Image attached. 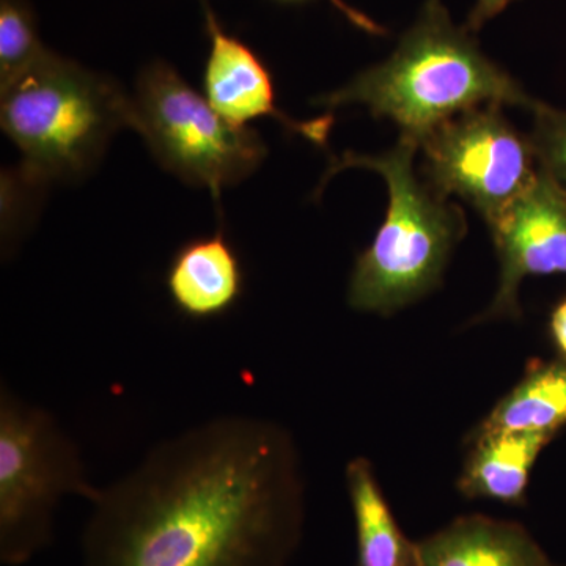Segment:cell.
Masks as SVG:
<instances>
[{
  "label": "cell",
  "mask_w": 566,
  "mask_h": 566,
  "mask_svg": "<svg viewBox=\"0 0 566 566\" xmlns=\"http://www.w3.org/2000/svg\"><path fill=\"white\" fill-rule=\"evenodd\" d=\"M416 549L419 566H553L526 528L480 515L458 517Z\"/></svg>",
  "instance_id": "obj_11"
},
{
  "label": "cell",
  "mask_w": 566,
  "mask_h": 566,
  "mask_svg": "<svg viewBox=\"0 0 566 566\" xmlns=\"http://www.w3.org/2000/svg\"><path fill=\"white\" fill-rule=\"evenodd\" d=\"M91 506L82 566H290L300 457L281 424L216 416L153 446Z\"/></svg>",
  "instance_id": "obj_1"
},
{
  "label": "cell",
  "mask_w": 566,
  "mask_h": 566,
  "mask_svg": "<svg viewBox=\"0 0 566 566\" xmlns=\"http://www.w3.org/2000/svg\"><path fill=\"white\" fill-rule=\"evenodd\" d=\"M419 148V142L401 136L385 155L346 151L324 175L323 185L353 167L374 170L389 191L386 221L357 256L349 279L348 304L356 311L390 315L420 300L441 281L450 252L463 238V212L416 177Z\"/></svg>",
  "instance_id": "obj_3"
},
{
  "label": "cell",
  "mask_w": 566,
  "mask_h": 566,
  "mask_svg": "<svg viewBox=\"0 0 566 566\" xmlns=\"http://www.w3.org/2000/svg\"><path fill=\"white\" fill-rule=\"evenodd\" d=\"M331 2H333L345 17H348V20L354 22L357 28L364 29V31L370 33H385V29L379 28L374 21L368 20V18L364 17L359 11L353 10L352 7L346 6L342 0H331Z\"/></svg>",
  "instance_id": "obj_19"
},
{
  "label": "cell",
  "mask_w": 566,
  "mask_h": 566,
  "mask_svg": "<svg viewBox=\"0 0 566 566\" xmlns=\"http://www.w3.org/2000/svg\"><path fill=\"white\" fill-rule=\"evenodd\" d=\"M0 96V125L20 148L21 180L31 185L84 174L128 126L129 96L52 51Z\"/></svg>",
  "instance_id": "obj_4"
},
{
  "label": "cell",
  "mask_w": 566,
  "mask_h": 566,
  "mask_svg": "<svg viewBox=\"0 0 566 566\" xmlns=\"http://www.w3.org/2000/svg\"><path fill=\"white\" fill-rule=\"evenodd\" d=\"M566 424V363L528 364L526 375L476 427L474 434L532 431L556 434Z\"/></svg>",
  "instance_id": "obj_14"
},
{
  "label": "cell",
  "mask_w": 566,
  "mask_h": 566,
  "mask_svg": "<svg viewBox=\"0 0 566 566\" xmlns=\"http://www.w3.org/2000/svg\"><path fill=\"white\" fill-rule=\"evenodd\" d=\"M48 52L31 6L25 0H0V91L21 80Z\"/></svg>",
  "instance_id": "obj_15"
},
{
  "label": "cell",
  "mask_w": 566,
  "mask_h": 566,
  "mask_svg": "<svg viewBox=\"0 0 566 566\" xmlns=\"http://www.w3.org/2000/svg\"><path fill=\"white\" fill-rule=\"evenodd\" d=\"M553 438L532 431L472 436V452L458 483L461 493L471 499L523 504L536 458Z\"/></svg>",
  "instance_id": "obj_12"
},
{
  "label": "cell",
  "mask_w": 566,
  "mask_h": 566,
  "mask_svg": "<svg viewBox=\"0 0 566 566\" xmlns=\"http://www.w3.org/2000/svg\"><path fill=\"white\" fill-rule=\"evenodd\" d=\"M346 486L356 523L357 566H419L416 543L395 521L370 461H349Z\"/></svg>",
  "instance_id": "obj_13"
},
{
  "label": "cell",
  "mask_w": 566,
  "mask_h": 566,
  "mask_svg": "<svg viewBox=\"0 0 566 566\" xmlns=\"http://www.w3.org/2000/svg\"><path fill=\"white\" fill-rule=\"evenodd\" d=\"M535 134L532 137L536 159L566 192V114L536 104Z\"/></svg>",
  "instance_id": "obj_16"
},
{
  "label": "cell",
  "mask_w": 566,
  "mask_h": 566,
  "mask_svg": "<svg viewBox=\"0 0 566 566\" xmlns=\"http://www.w3.org/2000/svg\"><path fill=\"white\" fill-rule=\"evenodd\" d=\"M501 273L480 319L520 318L517 292L528 275L566 274V192L539 169L535 181L488 222Z\"/></svg>",
  "instance_id": "obj_8"
},
{
  "label": "cell",
  "mask_w": 566,
  "mask_h": 566,
  "mask_svg": "<svg viewBox=\"0 0 566 566\" xmlns=\"http://www.w3.org/2000/svg\"><path fill=\"white\" fill-rule=\"evenodd\" d=\"M77 442L57 417L0 387V562L29 564L51 545L65 497L99 494Z\"/></svg>",
  "instance_id": "obj_5"
},
{
  "label": "cell",
  "mask_w": 566,
  "mask_h": 566,
  "mask_svg": "<svg viewBox=\"0 0 566 566\" xmlns=\"http://www.w3.org/2000/svg\"><path fill=\"white\" fill-rule=\"evenodd\" d=\"M128 126L167 170L207 188L216 200L255 172L268 153L255 129L227 122L166 62L142 71Z\"/></svg>",
  "instance_id": "obj_6"
},
{
  "label": "cell",
  "mask_w": 566,
  "mask_h": 566,
  "mask_svg": "<svg viewBox=\"0 0 566 566\" xmlns=\"http://www.w3.org/2000/svg\"><path fill=\"white\" fill-rule=\"evenodd\" d=\"M316 104L331 109L364 104L420 145L439 125L475 107L509 104L534 111L538 103L483 54L472 32L452 21L441 0H427L386 62Z\"/></svg>",
  "instance_id": "obj_2"
},
{
  "label": "cell",
  "mask_w": 566,
  "mask_h": 566,
  "mask_svg": "<svg viewBox=\"0 0 566 566\" xmlns=\"http://www.w3.org/2000/svg\"><path fill=\"white\" fill-rule=\"evenodd\" d=\"M551 335L558 352L566 357V300L562 301L551 318Z\"/></svg>",
  "instance_id": "obj_18"
},
{
  "label": "cell",
  "mask_w": 566,
  "mask_h": 566,
  "mask_svg": "<svg viewBox=\"0 0 566 566\" xmlns=\"http://www.w3.org/2000/svg\"><path fill=\"white\" fill-rule=\"evenodd\" d=\"M420 148L430 188L444 199L461 197L486 222L515 202L539 172L534 144L510 125L495 104L442 123Z\"/></svg>",
  "instance_id": "obj_7"
},
{
  "label": "cell",
  "mask_w": 566,
  "mask_h": 566,
  "mask_svg": "<svg viewBox=\"0 0 566 566\" xmlns=\"http://www.w3.org/2000/svg\"><path fill=\"white\" fill-rule=\"evenodd\" d=\"M205 21L210 54L205 65L203 91L212 109L237 126H248L256 118H274L290 132L326 147L333 115L308 122L289 117L275 106L273 76L262 59L243 41L223 31L208 6H205Z\"/></svg>",
  "instance_id": "obj_9"
},
{
  "label": "cell",
  "mask_w": 566,
  "mask_h": 566,
  "mask_svg": "<svg viewBox=\"0 0 566 566\" xmlns=\"http://www.w3.org/2000/svg\"><path fill=\"white\" fill-rule=\"evenodd\" d=\"M515 0H476L474 9L469 14L465 28L472 33L480 31L488 21L502 13Z\"/></svg>",
  "instance_id": "obj_17"
},
{
  "label": "cell",
  "mask_w": 566,
  "mask_h": 566,
  "mask_svg": "<svg viewBox=\"0 0 566 566\" xmlns=\"http://www.w3.org/2000/svg\"><path fill=\"white\" fill-rule=\"evenodd\" d=\"M170 300L192 319L226 315L244 292L240 259L221 230L178 249L166 274Z\"/></svg>",
  "instance_id": "obj_10"
}]
</instances>
